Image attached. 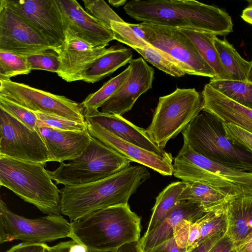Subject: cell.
Wrapping results in <instances>:
<instances>
[{
  "label": "cell",
  "instance_id": "681fc988",
  "mask_svg": "<svg viewBox=\"0 0 252 252\" xmlns=\"http://www.w3.org/2000/svg\"><path fill=\"white\" fill-rule=\"evenodd\" d=\"M109 3L113 6L118 7L123 5H125L127 1L126 0H109Z\"/></svg>",
  "mask_w": 252,
  "mask_h": 252
},
{
  "label": "cell",
  "instance_id": "cb8c5ba5",
  "mask_svg": "<svg viewBox=\"0 0 252 252\" xmlns=\"http://www.w3.org/2000/svg\"><path fill=\"white\" fill-rule=\"evenodd\" d=\"M132 57L130 49L112 46L108 52L85 68L80 74V80L91 83L98 82L129 63Z\"/></svg>",
  "mask_w": 252,
  "mask_h": 252
},
{
  "label": "cell",
  "instance_id": "bcb514c9",
  "mask_svg": "<svg viewBox=\"0 0 252 252\" xmlns=\"http://www.w3.org/2000/svg\"><path fill=\"white\" fill-rule=\"evenodd\" d=\"M138 241L127 243L114 252H143L138 245Z\"/></svg>",
  "mask_w": 252,
  "mask_h": 252
},
{
  "label": "cell",
  "instance_id": "c3c4849f",
  "mask_svg": "<svg viewBox=\"0 0 252 252\" xmlns=\"http://www.w3.org/2000/svg\"><path fill=\"white\" fill-rule=\"evenodd\" d=\"M241 17L244 21L252 25V6L250 5L243 11Z\"/></svg>",
  "mask_w": 252,
  "mask_h": 252
},
{
  "label": "cell",
  "instance_id": "816d5d0a",
  "mask_svg": "<svg viewBox=\"0 0 252 252\" xmlns=\"http://www.w3.org/2000/svg\"><path fill=\"white\" fill-rule=\"evenodd\" d=\"M248 1L250 3V5L252 6V0H249Z\"/></svg>",
  "mask_w": 252,
  "mask_h": 252
},
{
  "label": "cell",
  "instance_id": "4dcf8cb0",
  "mask_svg": "<svg viewBox=\"0 0 252 252\" xmlns=\"http://www.w3.org/2000/svg\"><path fill=\"white\" fill-rule=\"evenodd\" d=\"M111 29L114 33V40L124 43L133 49L153 47L148 43L145 34L138 24L124 22H111Z\"/></svg>",
  "mask_w": 252,
  "mask_h": 252
},
{
  "label": "cell",
  "instance_id": "7402d4cb",
  "mask_svg": "<svg viewBox=\"0 0 252 252\" xmlns=\"http://www.w3.org/2000/svg\"><path fill=\"white\" fill-rule=\"evenodd\" d=\"M202 110L252 133V110L233 101L206 84L202 92Z\"/></svg>",
  "mask_w": 252,
  "mask_h": 252
},
{
  "label": "cell",
  "instance_id": "7a4b0ae2",
  "mask_svg": "<svg viewBox=\"0 0 252 252\" xmlns=\"http://www.w3.org/2000/svg\"><path fill=\"white\" fill-rule=\"evenodd\" d=\"M150 177L145 166H129L91 183L60 189L61 214L71 221L94 211L128 204L130 197Z\"/></svg>",
  "mask_w": 252,
  "mask_h": 252
},
{
  "label": "cell",
  "instance_id": "30bf717a",
  "mask_svg": "<svg viewBox=\"0 0 252 252\" xmlns=\"http://www.w3.org/2000/svg\"><path fill=\"white\" fill-rule=\"evenodd\" d=\"M139 25L147 42L166 53L186 74L216 78L214 70L180 29L146 23Z\"/></svg>",
  "mask_w": 252,
  "mask_h": 252
},
{
  "label": "cell",
  "instance_id": "52a82bcc",
  "mask_svg": "<svg viewBox=\"0 0 252 252\" xmlns=\"http://www.w3.org/2000/svg\"><path fill=\"white\" fill-rule=\"evenodd\" d=\"M131 160L92 136L84 153L67 163L61 162L49 171L53 181L64 186H79L96 182L130 166Z\"/></svg>",
  "mask_w": 252,
  "mask_h": 252
},
{
  "label": "cell",
  "instance_id": "d6986e66",
  "mask_svg": "<svg viewBox=\"0 0 252 252\" xmlns=\"http://www.w3.org/2000/svg\"><path fill=\"white\" fill-rule=\"evenodd\" d=\"M40 134L50 154L51 161L60 163L82 155L92 138L88 129L82 131L61 130L38 125Z\"/></svg>",
  "mask_w": 252,
  "mask_h": 252
},
{
  "label": "cell",
  "instance_id": "ab89813d",
  "mask_svg": "<svg viewBox=\"0 0 252 252\" xmlns=\"http://www.w3.org/2000/svg\"><path fill=\"white\" fill-rule=\"evenodd\" d=\"M191 222L188 220H184L173 229L175 240L178 246L182 249L187 250Z\"/></svg>",
  "mask_w": 252,
  "mask_h": 252
},
{
  "label": "cell",
  "instance_id": "5b68a950",
  "mask_svg": "<svg viewBox=\"0 0 252 252\" xmlns=\"http://www.w3.org/2000/svg\"><path fill=\"white\" fill-rule=\"evenodd\" d=\"M45 166L0 155V185L43 214L61 215L60 189Z\"/></svg>",
  "mask_w": 252,
  "mask_h": 252
},
{
  "label": "cell",
  "instance_id": "277c9868",
  "mask_svg": "<svg viewBox=\"0 0 252 252\" xmlns=\"http://www.w3.org/2000/svg\"><path fill=\"white\" fill-rule=\"evenodd\" d=\"M184 143L196 153L220 164L252 173V152L228 136L224 124L202 110L182 131Z\"/></svg>",
  "mask_w": 252,
  "mask_h": 252
},
{
  "label": "cell",
  "instance_id": "484cf974",
  "mask_svg": "<svg viewBox=\"0 0 252 252\" xmlns=\"http://www.w3.org/2000/svg\"><path fill=\"white\" fill-rule=\"evenodd\" d=\"M179 29L190 40L202 58L214 70L217 76L215 79L231 80L221 64L215 45L216 34L191 29Z\"/></svg>",
  "mask_w": 252,
  "mask_h": 252
},
{
  "label": "cell",
  "instance_id": "83f0119b",
  "mask_svg": "<svg viewBox=\"0 0 252 252\" xmlns=\"http://www.w3.org/2000/svg\"><path fill=\"white\" fill-rule=\"evenodd\" d=\"M214 42L221 64L231 80L247 82L250 62L243 59L226 40L216 36Z\"/></svg>",
  "mask_w": 252,
  "mask_h": 252
},
{
  "label": "cell",
  "instance_id": "f35d334b",
  "mask_svg": "<svg viewBox=\"0 0 252 252\" xmlns=\"http://www.w3.org/2000/svg\"><path fill=\"white\" fill-rule=\"evenodd\" d=\"M228 137L246 147L252 152V133L231 124H224Z\"/></svg>",
  "mask_w": 252,
  "mask_h": 252
},
{
  "label": "cell",
  "instance_id": "44dd1931",
  "mask_svg": "<svg viewBox=\"0 0 252 252\" xmlns=\"http://www.w3.org/2000/svg\"><path fill=\"white\" fill-rule=\"evenodd\" d=\"M206 212L198 203L180 200L172 210L147 235L138 241L143 252H149L164 241L173 237L175 227L184 220L194 221Z\"/></svg>",
  "mask_w": 252,
  "mask_h": 252
},
{
  "label": "cell",
  "instance_id": "ba28073f",
  "mask_svg": "<svg viewBox=\"0 0 252 252\" xmlns=\"http://www.w3.org/2000/svg\"><path fill=\"white\" fill-rule=\"evenodd\" d=\"M202 95L195 89L177 88L172 93L159 97L152 122L146 129L151 139L164 150L202 110Z\"/></svg>",
  "mask_w": 252,
  "mask_h": 252
},
{
  "label": "cell",
  "instance_id": "8d00e7d4",
  "mask_svg": "<svg viewBox=\"0 0 252 252\" xmlns=\"http://www.w3.org/2000/svg\"><path fill=\"white\" fill-rule=\"evenodd\" d=\"M35 113L39 121L38 125L67 131H82L87 128L86 123H79L53 114Z\"/></svg>",
  "mask_w": 252,
  "mask_h": 252
},
{
  "label": "cell",
  "instance_id": "1f68e13d",
  "mask_svg": "<svg viewBox=\"0 0 252 252\" xmlns=\"http://www.w3.org/2000/svg\"><path fill=\"white\" fill-rule=\"evenodd\" d=\"M143 58L161 71L177 77L186 74L184 70L169 56L154 47L134 49Z\"/></svg>",
  "mask_w": 252,
  "mask_h": 252
},
{
  "label": "cell",
  "instance_id": "4316f807",
  "mask_svg": "<svg viewBox=\"0 0 252 252\" xmlns=\"http://www.w3.org/2000/svg\"><path fill=\"white\" fill-rule=\"evenodd\" d=\"M188 183L183 181L170 184L156 198L147 230L144 235L153 231L161 220L174 208Z\"/></svg>",
  "mask_w": 252,
  "mask_h": 252
},
{
  "label": "cell",
  "instance_id": "f1b7e54d",
  "mask_svg": "<svg viewBox=\"0 0 252 252\" xmlns=\"http://www.w3.org/2000/svg\"><path fill=\"white\" fill-rule=\"evenodd\" d=\"M208 84L233 101L252 110V83L232 80L211 79Z\"/></svg>",
  "mask_w": 252,
  "mask_h": 252
},
{
  "label": "cell",
  "instance_id": "ee69618b",
  "mask_svg": "<svg viewBox=\"0 0 252 252\" xmlns=\"http://www.w3.org/2000/svg\"><path fill=\"white\" fill-rule=\"evenodd\" d=\"M149 252H187L186 249H182L177 244L174 237L164 241Z\"/></svg>",
  "mask_w": 252,
  "mask_h": 252
},
{
  "label": "cell",
  "instance_id": "6da1fadb",
  "mask_svg": "<svg viewBox=\"0 0 252 252\" xmlns=\"http://www.w3.org/2000/svg\"><path fill=\"white\" fill-rule=\"evenodd\" d=\"M142 23L226 35L233 32L231 17L217 7L193 0H131L124 7Z\"/></svg>",
  "mask_w": 252,
  "mask_h": 252
},
{
  "label": "cell",
  "instance_id": "f546056e",
  "mask_svg": "<svg viewBox=\"0 0 252 252\" xmlns=\"http://www.w3.org/2000/svg\"><path fill=\"white\" fill-rule=\"evenodd\" d=\"M130 72L129 65L121 73L106 82L98 91L90 94L80 104L83 113L98 110L119 89Z\"/></svg>",
  "mask_w": 252,
  "mask_h": 252
},
{
  "label": "cell",
  "instance_id": "e575fe53",
  "mask_svg": "<svg viewBox=\"0 0 252 252\" xmlns=\"http://www.w3.org/2000/svg\"><path fill=\"white\" fill-rule=\"evenodd\" d=\"M0 109L30 129L36 130L39 133V121L35 112L0 95Z\"/></svg>",
  "mask_w": 252,
  "mask_h": 252
},
{
  "label": "cell",
  "instance_id": "7dc6e473",
  "mask_svg": "<svg viewBox=\"0 0 252 252\" xmlns=\"http://www.w3.org/2000/svg\"><path fill=\"white\" fill-rule=\"evenodd\" d=\"M235 249V252H252V236Z\"/></svg>",
  "mask_w": 252,
  "mask_h": 252
},
{
  "label": "cell",
  "instance_id": "7c38bea8",
  "mask_svg": "<svg viewBox=\"0 0 252 252\" xmlns=\"http://www.w3.org/2000/svg\"><path fill=\"white\" fill-rule=\"evenodd\" d=\"M0 155L46 164L51 161L40 133L30 129L1 109Z\"/></svg>",
  "mask_w": 252,
  "mask_h": 252
},
{
  "label": "cell",
  "instance_id": "f907efd6",
  "mask_svg": "<svg viewBox=\"0 0 252 252\" xmlns=\"http://www.w3.org/2000/svg\"><path fill=\"white\" fill-rule=\"evenodd\" d=\"M247 82L252 83V61L250 62V66L247 75Z\"/></svg>",
  "mask_w": 252,
  "mask_h": 252
},
{
  "label": "cell",
  "instance_id": "603a6c76",
  "mask_svg": "<svg viewBox=\"0 0 252 252\" xmlns=\"http://www.w3.org/2000/svg\"><path fill=\"white\" fill-rule=\"evenodd\" d=\"M226 233L234 248L252 236V195L232 198L225 207Z\"/></svg>",
  "mask_w": 252,
  "mask_h": 252
},
{
  "label": "cell",
  "instance_id": "836d02e7",
  "mask_svg": "<svg viewBox=\"0 0 252 252\" xmlns=\"http://www.w3.org/2000/svg\"><path fill=\"white\" fill-rule=\"evenodd\" d=\"M199 221L200 236L195 248L215 234L222 231H227L225 207L217 211L206 213L199 219Z\"/></svg>",
  "mask_w": 252,
  "mask_h": 252
},
{
  "label": "cell",
  "instance_id": "e0dca14e",
  "mask_svg": "<svg viewBox=\"0 0 252 252\" xmlns=\"http://www.w3.org/2000/svg\"><path fill=\"white\" fill-rule=\"evenodd\" d=\"M111 48L95 47L67 29L63 44L54 50L59 55L61 63L57 73L66 82L79 81L85 68Z\"/></svg>",
  "mask_w": 252,
  "mask_h": 252
},
{
  "label": "cell",
  "instance_id": "8fae6325",
  "mask_svg": "<svg viewBox=\"0 0 252 252\" xmlns=\"http://www.w3.org/2000/svg\"><path fill=\"white\" fill-rule=\"evenodd\" d=\"M0 95L34 112L58 115L86 123L80 103L10 79H0Z\"/></svg>",
  "mask_w": 252,
  "mask_h": 252
},
{
  "label": "cell",
  "instance_id": "7bdbcfd3",
  "mask_svg": "<svg viewBox=\"0 0 252 252\" xmlns=\"http://www.w3.org/2000/svg\"><path fill=\"white\" fill-rule=\"evenodd\" d=\"M208 252H235V249L232 241L226 232Z\"/></svg>",
  "mask_w": 252,
  "mask_h": 252
},
{
  "label": "cell",
  "instance_id": "f6af8a7d",
  "mask_svg": "<svg viewBox=\"0 0 252 252\" xmlns=\"http://www.w3.org/2000/svg\"><path fill=\"white\" fill-rule=\"evenodd\" d=\"M226 232V231H222L215 234L189 252H208L214 245L221 238Z\"/></svg>",
  "mask_w": 252,
  "mask_h": 252
},
{
  "label": "cell",
  "instance_id": "60d3db41",
  "mask_svg": "<svg viewBox=\"0 0 252 252\" xmlns=\"http://www.w3.org/2000/svg\"><path fill=\"white\" fill-rule=\"evenodd\" d=\"M5 252H51V247L46 243H21Z\"/></svg>",
  "mask_w": 252,
  "mask_h": 252
},
{
  "label": "cell",
  "instance_id": "b9f144b4",
  "mask_svg": "<svg viewBox=\"0 0 252 252\" xmlns=\"http://www.w3.org/2000/svg\"><path fill=\"white\" fill-rule=\"evenodd\" d=\"M51 252H88L81 244L73 240L60 242L51 247Z\"/></svg>",
  "mask_w": 252,
  "mask_h": 252
},
{
  "label": "cell",
  "instance_id": "d6a6232c",
  "mask_svg": "<svg viewBox=\"0 0 252 252\" xmlns=\"http://www.w3.org/2000/svg\"><path fill=\"white\" fill-rule=\"evenodd\" d=\"M32 70L26 56L0 50V79L28 75Z\"/></svg>",
  "mask_w": 252,
  "mask_h": 252
},
{
  "label": "cell",
  "instance_id": "8992f818",
  "mask_svg": "<svg viewBox=\"0 0 252 252\" xmlns=\"http://www.w3.org/2000/svg\"><path fill=\"white\" fill-rule=\"evenodd\" d=\"M173 160V175L182 181L204 183L232 197L252 195V173L214 162L195 152L185 143Z\"/></svg>",
  "mask_w": 252,
  "mask_h": 252
},
{
  "label": "cell",
  "instance_id": "d590c367",
  "mask_svg": "<svg viewBox=\"0 0 252 252\" xmlns=\"http://www.w3.org/2000/svg\"><path fill=\"white\" fill-rule=\"evenodd\" d=\"M83 2L88 13L111 30L112 21L124 22L103 0H84Z\"/></svg>",
  "mask_w": 252,
  "mask_h": 252
},
{
  "label": "cell",
  "instance_id": "2e32d148",
  "mask_svg": "<svg viewBox=\"0 0 252 252\" xmlns=\"http://www.w3.org/2000/svg\"><path fill=\"white\" fill-rule=\"evenodd\" d=\"M91 136L132 161L140 163L162 176L173 175V158L171 153L159 156L122 140L98 124L86 122Z\"/></svg>",
  "mask_w": 252,
  "mask_h": 252
},
{
  "label": "cell",
  "instance_id": "d4e9b609",
  "mask_svg": "<svg viewBox=\"0 0 252 252\" xmlns=\"http://www.w3.org/2000/svg\"><path fill=\"white\" fill-rule=\"evenodd\" d=\"M232 198L208 185L194 182L188 183L179 200L197 202L208 213L224 209Z\"/></svg>",
  "mask_w": 252,
  "mask_h": 252
},
{
  "label": "cell",
  "instance_id": "4fadbf2b",
  "mask_svg": "<svg viewBox=\"0 0 252 252\" xmlns=\"http://www.w3.org/2000/svg\"><path fill=\"white\" fill-rule=\"evenodd\" d=\"M0 5L32 27L54 51L63 44L67 29L56 0H0Z\"/></svg>",
  "mask_w": 252,
  "mask_h": 252
},
{
  "label": "cell",
  "instance_id": "3957f363",
  "mask_svg": "<svg viewBox=\"0 0 252 252\" xmlns=\"http://www.w3.org/2000/svg\"><path fill=\"white\" fill-rule=\"evenodd\" d=\"M70 223V238L88 252H114L140 239L141 218L128 204L99 209Z\"/></svg>",
  "mask_w": 252,
  "mask_h": 252
},
{
  "label": "cell",
  "instance_id": "9c48e42d",
  "mask_svg": "<svg viewBox=\"0 0 252 252\" xmlns=\"http://www.w3.org/2000/svg\"><path fill=\"white\" fill-rule=\"evenodd\" d=\"M71 223L61 215L28 219L10 211L0 200V243L14 240L46 243L71 237Z\"/></svg>",
  "mask_w": 252,
  "mask_h": 252
},
{
  "label": "cell",
  "instance_id": "ffe728a7",
  "mask_svg": "<svg viewBox=\"0 0 252 252\" xmlns=\"http://www.w3.org/2000/svg\"><path fill=\"white\" fill-rule=\"evenodd\" d=\"M84 115L86 122L97 124L122 140L159 156L169 154L156 145L146 129L134 125L122 116L103 113L98 110Z\"/></svg>",
  "mask_w": 252,
  "mask_h": 252
},
{
  "label": "cell",
  "instance_id": "5bb4252c",
  "mask_svg": "<svg viewBox=\"0 0 252 252\" xmlns=\"http://www.w3.org/2000/svg\"><path fill=\"white\" fill-rule=\"evenodd\" d=\"M51 50H54L32 27L0 5V50L28 56Z\"/></svg>",
  "mask_w": 252,
  "mask_h": 252
},
{
  "label": "cell",
  "instance_id": "74e56055",
  "mask_svg": "<svg viewBox=\"0 0 252 252\" xmlns=\"http://www.w3.org/2000/svg\"><path fill=\"white\" fill-rule=\"evenodd\" d=\"M32 70H43L57 73L61 63L58 54L54 50H47L26 56Z\"/></svg>",
  "mask_w": 252,
  "mask_h": 252
},
{
  "label": "cell",
  "instance_id": "ac0fdd59",
  "mask_svg": "<svg viewBox=\"0 0 252 252\" xmlns=\"http://www.w3.org/2000/svg\"><path fill=\"white\" fill-rule=\"evenodd\" d=\"M66 29L95 47H106L114 40L112 30L94 18L75 0H56Z\"/></svg>",
  "mask_w": 252,
  "mask_h": 252
},
{
  "label": "cell",
  "instance_id": "9a60e30c",
  "mask_svg": "<svg viewBox=\"0 0 252 252\" xmlns=\"http://www.w3.org/2000/svg\"><path fill=\"white\" fill-rule=\"evenodd\" d=\"M130 72L117 91L100 107L103 113L122 116L130 111L137 99L152 88L154 69L141 57L129 63Z\"/></svg>",
  "mask_w": 252,
  "mask_h": 252
}]
</instances>
